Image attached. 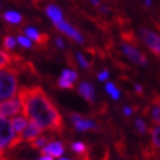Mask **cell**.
Segmentation results:
<instances>
[{"label": "cell", "mask_w": 160, "mask_h": 160, "mask_svg": "<svg viewBox=\"0 0 160 160\" xmlns=\"http://www.w3.org/2000/svg\"><path fill=\"white\" fill-rule=\"evenodd\" d=\"M76 61H78V64L82 68H84V70H87V68H89V62H88V59H87L82 52H76Z\"/></svg>", "instance_id": "cell-23"}, {"label": "cell", "mask_w": 160, "mask_h": 160, "mask_svg": "<svg viewBox=\"0 0 160 160\" xmlns=\"http://www.w3.org/2000/svg\"><path fill=\"white\" fill-rule=\"evenodd\" d=\"M122 113H123L125 117H130V116L132 114V108H131V106H125L123 110H122Z\"/></svg>", "instance_id": "cell-27"}, {"label": "cell", "mask_w": 160, "mask_h": 160, "mask_svg": "<svg viewBox=\"0 0 160 160\" xmlns=\"http://www.w3.org/2000/svg\"><path fill=\"white\" fill-rule=\"evenodd\" d=\"M22 112V104L18 95L16 97H12L9 100H5L0 104V116L7 118H13L18 116Z\"/></svg>", "instance_id": "cell-3"}, {"label": "cell", "mask_w": 160, "mask_h": 160, "mask_svg": "<svg viewBox=\"0 0 160 160\" xmlns=\"http://www.w3.org/2000/svg\"><path fill=\"white\" fill-rule=\"evenodd\" d=\"M0 160H5V159L4 158H0Z\"/></svg>", "instance_id": "cell-35"}, {"label": "cell", "mask_w": 160, "mask_h": 160, "mask_svg": "<svg viewBox=\"0 0 160 160\" xmlns=\"http://www.w3.org/2000/svg\"><path fill=\"white\" fill-rule=\"evenodd\" d=\"M98 9L101 11L102 13H109V8H108V7H105V5H100Z\"/></svg>", "instance_id": "cell-29"}, {"label": "cell", "mask_w": 160, "mask_h": 160, "mask_svg": "<svg viewBox=\"0 0 160 160\" xmlns=\"http://www.w3.org/2000/svg\"><path fill=\"white\" fill-rule=\"evenodd\" d=\"M58 160H72V159H70V158H59Z\"/></svg>", "instance_id": "cell-34"}, {"label": "cell", "mask_w": 160, "mask_h": 160, "mask_svg": "<svg viewBox=\"0 0 160 160\" xmlns=\"http://www.w3.org/2000/svg\"><path fill=\"white\" fill-rule=\"evenodd\" d=\"M49 141H50V138L48 137V135H39V137H37L34 141H33L32 143H30V146L33 148H36V150H42L46 144L49 143Z\"/></svg>", "instance_id": "cell-18"}, {"label": "cell", "mask_w": 160, "mask_h": 160, "mask_svg": "<svg viewBox=\"0 0 160 160\" xmlns=\"http://www.w3.org/2000/svg\"><path fill=\"white\" fill-rule=\"evenodd\" d=\"M139 36L143 43L156 55H160V34L155 33L154 30H150L147 28L139 29Z\"/></svg>", "instance_id": "cell-4"}, {"label": "cell", "mask_w": 160, "mask_h": 160, "mask_svg": "<svg viewBox=\"0 0 160 160\" xmlns=\"http://www.w3.org/2000/svg\"><path fill=\"white\" fill-rule=\"evenodd\" d=\"M135 92L137 93H142L143 92V87L139 85V84H135Z\"/></svg>", "instance_id": "cell-30"}, {"label": "cell", "mask_w": 160, "mask_h": 160, "mask_svg": "<svg viewBox=\"0 0 160 160\" xmlns=\"http://www.w3.org/2000/svg\"><path fill=\"white\" fill-rule=\"evenodd\" d=\"M144 5L146 7H151L152 5V0H144Z\"/></svg>", "instance_id": "cell-33"}, {"label": "cell", "mask_w": 160, "mask_h": 160, "mask_svg": "<svg viewBox=\"0 0 160 160\" xmlns=\"http://www.w3.org/2000/svg\"><path fill=\"white\" fill-rule=\"evenodd\" d=\"M24 33H25V36L28 37L29 39L37 42L38 45H45L46 42H48V39H49V37L46 36V34H42V33H39L36 28H32V26H29V28H25Z\"/></svg>", "instance_id": "cell-12"}, {"label": "cell", "mask_w": 160, "mask_h": 160, "mask_svg": "<svg viewBox=\"0 0 160 160\" xmlns=\"http://www.w3.org/2000/svg\"><path fill=\"white\" fill-rule=\"evenodd\" d=\"M134 126L138 132H141V134H144L146 130H147V123L144 122V119L142 118H137L134 121Z\"/></svg>", "instance_id": "cell-24"}, {"label": "cell", "mask_w": 160, "mask_h": 160, "mask_svg": "<svg viewBox=\"0 0 160 160\" xmlns=\"http://www.w3.org/2000/svg\"><path fill=\"white\" fill-rule=\"evenodd\" d=\"M17 43L24 49H30L32 48V39H29L26 36H18L17 38Z\"/></svg>", "instance_id": "cell-25"}, {"label": "cell", "mask_w": 160, "mask_h": 160, "mask_svg": "<svg viewBox=\"0 0 160 160\" xmlns=\"http://www.w3.org/2000/svg\"><path fill=\"white\" fill-rule=\"evenodd\" d=\"M18 95V78L13 68L0 70V104Z\"/></svg>", "instance_id": "cell-2"}, {"label": "cell", "mask_w": 160, "mask_h": 160, "mask_svg": "<svg viewBox=\"0 0 160 160\" xmlns=\"http://www.w3.org/2000/svg\"><path fill=\"white\" fill-rule=\"evenodd\" d=\"M89 2H91L93 5H95V7H100V5H101V3H100V0H89Z\"/></svg>", "instance_id": "cell-32"}, {"label": "cell", "mask_w": 160, "mask_h": 160, "mask_svg": "<svg viewBox=\"0 0 160 160\" xmlns=\"http://www.w3.org/2000/svg\"><path fill=\"white\" fill-rule=\"evenodd\" d=\"M71 150L75 152V154H84V152L87 151V144L85 143H83V142H80V141H78V142H74L71 144Z\"/></svg>", "instance_id": "cell-22"}, {"label": "cell", "mask_w": 160, "mask_h": 160, "mask_svg": "<svg viewBox=\"0 0 160 160\" xmlns=\"http://www.w3.org/2000/svg\"><path fill=\"white\" fill-rule=\"evenodd\" d=\"M105 92L108 93V95L110 96L112 100H114V101H117V100H119V97H121V91H119L114 83L112 82H106L105 83Z\"/></svg>", "instance_id": "cell-16"}, {"label": "cell", "mask_w": 160, "mask_h": 160, "mask_svg": "<svg viewBox=\"0 0 160 160\" xmlns=\"http://www.w3.org/2000/svg\"><path fill=\"white\" fill-rule=\"evenodd\" d=\"M151 119L154 125H160V101H155L151 108Z\"/></svg>", "instance_id": "cell-20"}, {"label": "cell", "mask_w": 160, "mask_h": 160, "mask_svg": "<svg viewBox=\"0 0 160 160\" xmlns=\"http://www.w3.org/2000/svg\"><path fill=\"white\" fill-rule=\"evenodd\" d=\"M55 45L58 46L59 49H64V41H63L61 37H57L55 38Z\"/></svg>", "instance_id": "cell-28"}, {"label": "cell", "mask_w": 160, "mask_h": 160, "mask_svg": "<svg viewBox=\"0 0 160 160\" xmlns=\"http://www.w3.org/2000/svg\"><path fill=\"white\" fill-rule=\"evenodd\" d=\"M46 15H48V17L52 21V24H55L58 21H61V20H63V12L62 9L59 8V7L54 5V4H50L46 7Z\"/></svg>", "instance_id": "cell-14"}, {"label": "cell", "mask_w": 160, "mask_h": 160, "mask_svg": "<svg viewBox=\"0 0 160 160\" xmlns=\"http://www.w3.org/2000/svg\"><path fill=\"white\" fill-rule=\"evenodd\" d=\"M54 25H55V28H57L59 32L63 33V34H66L67 37H70L72 41H75L76 43H84V37H83V34H82V33H80L78 29H75L70 22L64 21V20H61V21L55 22Z\"/></svg>", "instance_id": "cell-7"}, {"label": "cell", "mask_w": 160, "mask_h": 160, "mask_svg": "<svg viewBox=\"0 0 160 160\" xmlns=\"http://www.w3.org/2000/svg\"><path fill=\"white\" fill-rule=\"evenodd\" d=\"M70 122L74 126V129L79 132H85V131H92V130H97V123L91 118L83 117L82 114L78 113H71L70 114Z\"/></svg>", "instance_id": "cell-5"}, {"label": "cell", "mask_w": 160, "mask_h": 160, "mask_svg": "<svg viewBox=\"0 0 160 160\" xmlns=\"http://www.w3.org/2000/svg\"><path fill=\"white\" fill-rule=\"evenodd\" d=\"M13 63V57L9 55L7 51L0 49V70L2 68H8Z\"/></svg>", "instance_id": "cell-17"}, {"label": "cell", "mask_w": 160, "mask_h": 160, "mask_svg": "<svg viewBox=\"0 0 160 160\" xmlns=\"http://www.w3.org/2000/svg\"><path fill=\"white\" fill-rule=\"evenodd\" d=\"M42 129L39 128L38 125H36L34 122H30L28 123V126H26V129L20 134V138H21V142H29L32 143L37 137H39L42 134Z\"/></svg>", "instance_id": "cell-11"}, {"label": "cell", "mask_w": 160, "mask_h": 160, "mask_svg": "<svg viewBox=\"0 0 160 160\" xmlns=\"http://www.w3.org/2000/svg\"><path fill=\"white\" fill-rule=\"evenodd\" d=\"M64 144L61 142V141H49V143L45 146V147L41 150V154L42 155H48V156H51V158H62L63 154H64Z\"/></svg>", "instance_id": "cell-9"}, {"label": "cell", "mask_w": 160, "mask_h": 160, "mask_svg": "<svg viewBox=\"0 0 160 160\" xmlns=\"http://www.w3.org/2000/svg\"><path fill=\"white\" fill-rule=\"evenodd\" d=\"M37 160H54V158H51V156H48V155H42L41 158H38Z\"/></svg>", "instance_id": "cell-31"}, {"label": "cell", "mask_w": 160, "mask_h": 160, "mask_svg": "<svg viewBox=\"0 0 160 160\" xmlns=\"http://www.w3.org/2000/svg\"><path fill=\"white\" fill-rule=\"evenodd\" d=\"M121 50L123 52V55L129 59L130 62L135 63L138 66H147V58L143 52L139 51L134 43H130V42H123L121 45Z\"/></svg>", "instance_id": "cell-6"}, {"label": "cell", "mask_w": 160, "mask_h": 160, "mask_svg": "<svg viewBox=\"0 0 160 160\" xmlns=\"http://www.w3.org/2000/svg\"><path fill=\"white\" fill-rule=\"evenodd\" d=\"M3 18L8 24H12V25H17V24H21L22 22V16L20 15L18 12H15V11L5 12L4 15H3Z\"/></svg>", "instance_id": "cell-15"}, {"label": "cell", "mask_w": 160, "mask_h": 160, "mask_svg": "<svg viewBox=\"0 0 160 160\" xmlns=\"http://www.w3.org/2000/svg\"><path fill=\"white\" fill-rule=\"evenodd\" d=\"M151 143L155 148H160V125H155L151 130Z\"/></svg>", "instance_id": "cell-19"}, {"label": "cell", "mask_w": 160, "mask_h": 160, "mask_svg": "<svg viewBox=\"0 0 160 160\" xmlns=\"http://www.w3.org/2000/svg\"><path fill=\"white\" fill-rule=\"evenodd\" d=\"M22 104V113L30 122H34L42 130L61 131L63 118L51 98L41 87H29L18 91Z\"/></svg>", "instance_id": "cell-1"}, {"label": "cell", "mask_w": 160, "mask_h": 160, "mask_svg": "<svg viewBox=\"0 0 160 160\" xmlns=\"http://www.w3.org/2000/svg\"><path fill=\"white\" fill-rule=\"evenodd\" d=\"M11 123H12V128H13V130H15V132L20 135L26 129V126H28V123H29V119L26 118L24 114H18V116L13 117L11 119Z\"/></svg>", "instance_id": "cell-13"}, {"label": "cell", "mask_w": 160, "mask_h": 160, "mask_svg": "<svg viewBox=\"0 0 160 160\" xmlns=\"http://www.w3.org/2000/svg\"><path fill=\"white\" fill-rule=\"evenodd\" d=\"M78 78H79V75L75 70L66 68L62 71L61 76L58 79V87L59 88H63V89H70L75 85Z\"/></svg>", "instance_id": "cell-8"}, {"label": "cell", "mask_w": 160, "mask_h": 160, "mask_svg": "<svg viewBox=\"0 0 160 160\" xmlns=\"http://www.w3.org/2000/svg\"><path fill=\"white\" fill-rule=\"evenodd\" d=\"M109 71L108 70H102V71H100L98 74H97V79H98V82H108L109 80Z\"/></svg>", "instance_id": "cell-26"}, {"label": "cell", "mask_w": 160, "mask_h": 160, "mask_svg": "<svg viewBox=\"0 0 160 160\" xmlns=\"http://www.w3.org/2000/svg\"><path fill=\"white\" fill-rule=\"evenodd\" d=\"M78 92L79 95L82 96L85 101H88L91 104H93L96 101V89L95 85L89 82H82L78 85Z\"/></svg>", "instance_id": "cell-10"}, {"label": "cell", "mask_w": 160, "mask_h": 160, "mask_svg": "<svg viewBox=\"0 0 160 160\" xmlns=\"http://www.w3.org/2000/svg\"><path fill=\"white\" fill-rule=\"evenodd\" d=\"M3 45H4L5 50H13L17 45V39L12 36H5L3 39Z\"/></svg>", "instance_id": "cell-21"}]
</instances>
